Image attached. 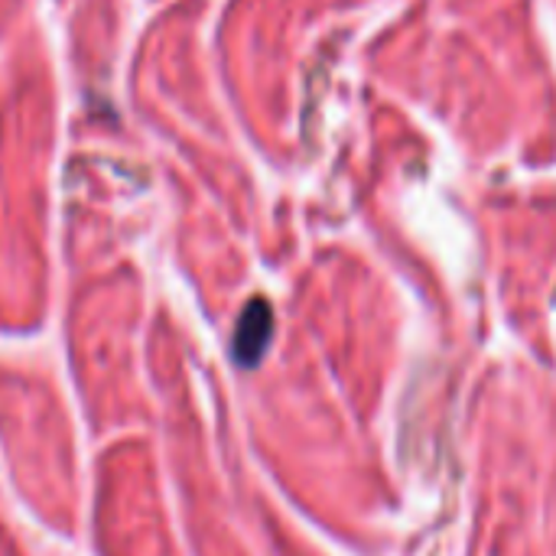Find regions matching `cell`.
<instances>
[{
	"label": "cell",
	"mask_w": 556,
	"mask_h": 556,
	"mask_svg": "<svg viewBox=\"0 0 556 556\" xmlns=\"http://www.w3.org/2000/svg\"><path fill=\"white\" fill-rule=\"evenodd\" d=\"M270 336H274V313H270V303L257 296L244 306V313L238 319V329L231 339L235 362L241 368H257L270 345Z\"/></svg>",
	"instance_id": "6da1fadb"
}]
</instances>
